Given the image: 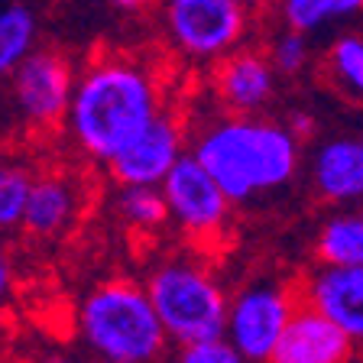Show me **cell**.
Returning a JSON list of instances; mask_svg holds the SVG:
<instances>
[{"label":"cell","mask_w":363,"mask_h":363,"mask_svg":"<svg viewBox=\"0 0 363 363\" xmlns=\"http://www.w3.org/2000/svg\"><path fill=\"white\" fill-rule=\"evenodd\" d=\"M311 189L321 201H363V136H331L311 152Z\"/></svg>","instance_id":"cell-13"},{"label":"cell","mask_w":363,"mask_h":363,"mask_svg":"<svg viewBox=\"0 0 363 363\" xmlns=\"http://www.w3.org/2000/svg\"><path fill=\"white\" fill-rule=\"evenodd\" d=\"M172 363H250V360L227 337H214V340H201V344H185V347H179Z\"/></svg>","instance_id":"cell-22"},{"label":"cell","mask_w":363,"mask_h":363,"mask_svg":"<svg viewBox=\"0 0 363 363\" xmlns=\"http://www.w3.org/2000/svg\"><path fill=\"white\" fill-rule=\"evenodd\" d=\"M16 111L33 127H52L65 121L75 94V68L55 49H33L10 75Z\"/></svg>","instance_id":"cell-8"},{"label":"cell","mask_w":363,"mask_h":363,"mask_svg":"<svg viewBox=\"0 0 363 363\" xmlns=\"http://www.w3.org/2000/svg\"><path fill=\"white\" fill-rule=\"evenodd\" d=\"M302 136L259 113H227L198 130L191 152L234 204L286 189L302 162Z\"/></svg>","instance_id":"cell-2"},{"label":"cell","mask_w":363,"mask_h":363,"mask_svg":"<svg viewBox=\"0 0 363 363\" xmlns=\"http://www.w3.org/2000/svg\"><path fill=\"white\" fill-rule=\"evenodd\" d=\"M325 72L331 88L363 104V33H340L325 52Z\"/></svg>","instance_id":"cell-18"},{"label":"cell","mask_w":363,"mask_h":363,"mask_svg":"<svg viewBox=\"0 0 363 363\" xmlns=\"http://www.w3.org/2000/svg\"><path fill=\"white\" fill-rule=\"evenodd\" d=\"M146 4L150 0H111V7L121 13H140V10H146Z\"/></svg>","instance_id":"cell-24"},{"label":"cell","mask_w":363,"mask_h":363,"mask_svg":"<svg viewBox=\"0 0 363 363\" xmlns=\"http://www.w3.org/2000/svg\"><path fill=\"white\" fill-rule=\"evenodd\" d=\"M276 78L269 52L234 49L214 68V94L227 113H259L276 98Z\"/></svg>","instance_id":"cell-12"},{"label":"cell","mask_w":363,"mask_h":363,"mask_svg":"<svg viewBox=\"0 0 363 363\" xmlns=\"http://www.w3.org/2000/svg\"><path fill=\"white\" fill-rule=\"evenodd\" d=\"M162 26L185 59L220 62L247 39L250 10L237 0H162Z\"/></svg>","instance_id":"cell-5"},{"label":"cell","mask_w":363,"mask_h":363,"mask_svg":"<svg viewBox=\"0 0 363 363\" xmlns=\"http://www.w3.org/2000/svg\"><path fill=\"white\" fill-rule=\"evenodd\" d=\"M298 305V286L282 279H253L230 298L224 337L250 363H266Z\"/></svg>","instance_id":"cell-6"},{"label":"cell","mask_w":363,"mask_h":363,"mask_svg":"<svg viewBox=\"0 0 363 363\" xmlns=\"http://www.w3.org/2000/svg\"><path fill=\"white\" fill-rule=\"evenodd\" d=\"M39 23L30 4L23 0H0V78L16 72L26 55L36 49Z\"/></svg>","instance_id":"cell-16"},{"label":"cell","mask_w":363,"mask_h":363,"mask_svg":"<svg viewBox=\"0 0 363 363\" xmlns=\"http://www.w3.org/2000/svg\"><path fill=\"white\" fill-rule=\"evenodd\" d=\"M279 23L305 36L337 26V23L357 20L363 13V0H276Z\"/></svg>","instance_id":"cell-17"},{"label":"cell","mask_w":363,"mask_h":363,"mask_svg":"<svg viewBox=\"0 0 363 363\" xmlns=\"http://www.w3.org/2000/svg\"><path fill=\"white\" fill-rule=\"evenodd\" d=\"M237 4H240V7H247V10H253V7H259L263 0H237Z\"/></svg>","instance_id":"cell-26"},{"label":"cell","mask_w":363,"mask_h":363,"mask_svg":"<svg viewBox=\"0 0 363 363\" xmlns=\"http://www.w3.org/2000/svg\"><path fill=\"white\" fill-rule=\"evenodd\" d=\"M98 363H107V360H98Z\"/></svg>","instance_id":"cell-27"},{"label":"cell","mask_w":363,"mask_h":363,"mask_svg":"<svg viewBox=\"0 0 363 363\" xmlns=\"http://www.w3.org/2000/svg\"><path fill=\"white\" fill-rule=\"evenodd\" d=\"M10 289H13V266H10L7 253L0 250V302L10 295Z\"/></svg>","instance_id":"cell-23"},{"label":"cell","mask_w":363,"mask_h":363,"mask_svg":"<svg viewBox=\"0 0 363 363\" xmlns=\"http://www.w3.org/2000/svg\"><path fill=\"white\" fill-rule=\"evenodd\" d=\"M315 257L331 266H363V208L337 211L318 227Z\"/></svg>","instance_id":"cell-15"},{"label":"cell","mask_w":363,"mask_h":363,"mask_svg":"<svg viewBox=\"0 0 363 363\" xmlns=\"http://www.w3.org/2000/svg\"><path fill=\"white\" fill-rule=\"evenodd\" d=\"M146 292L162 318L169 340L179 347L224 337L230 298L204 263L189 257L162 259L150 272Z\"/></svg>","instance_id":"cell-4"},{"label":"cell","mask_w":363,"mask_h":363,"mask_svg":"<svg viewBox=\"0 0 363 363\" xmlns=\"http://www.w3.org/2000/svg\"><path fill=\"white\" fill-rule=\"evenodd\" d=\"M75 191L65 179H36L26 201V218L23 227L33 237H52L65 230L75 218Z\"/></svg>","instance_id":"cell-14"},{"label":"cell","mask_w":363,"mask_h":363,"mask_svg":"<svg viewBox=\"0 0 363 363\" xmlns=\"http://www.w3.org/2000/svg\"><path fill=\"white\" fill-rule=\"evenodd\" d=\"M43 363H78L75 357H68V354H52V357H45Z\"/></svg>","instance_id":"cell-25"},{"label":"cell","mask_w":363,"mask_h":363,"mask_svg":"<svg viewBox=\"0 0 363 363\" xmlns=\"http://www.w3.org/2000/svg\"><path fill=\"white\" fill-rule=\"evenodd\" d=\"M182 146H185V133H182L179 121H172L169 113H159L107 166L121 185H162L172 166L185 156Z\"/></svg>","instance_id":"cell-10"},{"label":"cell","mask_w":363,"mask_h":363,"mask_svg":"<svg viewBox=\"0 0 363 363\" xmlns=\"http://www.w3.org/2000/svg\"><path fill=\"white\" fill-rule=\"evenodd\" d=\"M33 182L36 179H30V172H23L20 166H4L0 162V234L23 227Z\"/></svg>","instance_id":"cell-20"},{"label":"cell","mask_w":363,"mask_h":363,"mask_svg":"<svg viewBox=\"0 0 363 363\" xmlns=\"http://www.w3.org/2000/svg\"><path fill=\"white\" fill-rule=\"evenodd\" d=\"M295 286L305 305L334 321L363 350V266L318 263Z\"/></svg>","instance_id":"cell-9"},{"label":"cell","mask_w":363,"mask_h":363,"mask_svg":"<svg viewBox=\"0 0 363 363\" xmlns=\"http://www.w3.org/2000/svg\"><path fill=\"white\" fill-rule=\"evenodd\" d=\"M162 191L169 201L172 220L195 240H214L224 234L230 218V198L218 185L208 169L198 162L195 152H185L172 166V172L162 179Z\"/></svg>","instance_id":"cell-7"},{"label":"cell","mask_w":363,"mask_h":363,"mask_svg":"<svg viewBox=\"0 0 363 363\" xmlns=\"http://www.w3.org/2000/svg\"><path fill=\"white\" fill-rule=\"evenodd\" d=\"M117 214H121L133 230H146V234L159 230L162 224L172 220L162 185H121Z\"/></svg>","instance_id":"cell-19"},{"label":"cell","mask_w":363,"mask_h":363,"mask_svg":"<svg viewBox=\"0 0 363 363\" xmlns=\"http://www.w3.org/2000/svg\"><path fill=\"white\" fill-rule=\"evenodd\" d=\"M269 59H272V65H276L279 75H289V78L302 75L305 68H308V62H311L308 36L298 33V30L282 26V30L272 36V43H269Z\"/></svg>","instance_id":"cell-21"},{"label":"cell","mask_w":363,"mask_h":363,"mask_svg":"<svg viewBox=\"0 0 363 363\" xmlns=\"http://www.w3.org/2000/svg\"><path fill=\"white\" fill-rule=\"evenodd\" d=\"M162 111V84L133 55H98L75 75L65 113L68 136L98 162H111Z\"/></svg>","instance_id":"cell-1"},{"label":"cell","mask_w":363,"mask_h":363,"mask_svg":"<svg viewBox=\"0 0 363 363\" xmlns=\"http://www.w3.org/2000/svg\"><path fill=\"white\" fill-rule=\"evenodd\" d=\"M363 350L311 305H298L266 363H357Z\"/></svg>","instance_id":"cell-11"},{"label":"cell","mask_w":363,"mask_h":363,"mask_svg":"<svg viewBox=\"0 0 363 363\" xmlns=\"http://www.w3.org/2000/svg\"><path fill=\"white\" fill-rule=\"evenodd\" d=\"M82 344L107 363H156L169 347L156 305L146 286L111 279L94 286L75 318Z\"/></svg>","instance_id":"cell-3"}]
</instances>
